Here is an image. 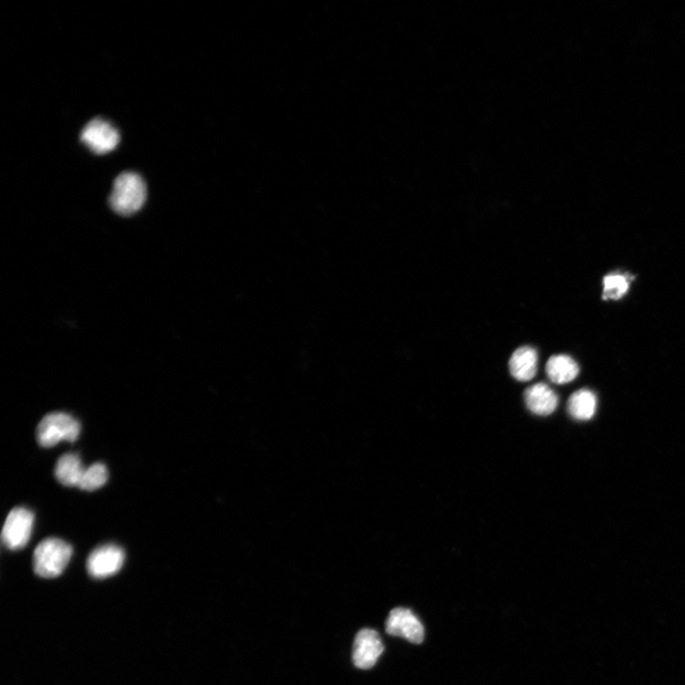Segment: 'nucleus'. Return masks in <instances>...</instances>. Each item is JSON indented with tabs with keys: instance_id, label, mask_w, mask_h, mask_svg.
I'll return each instance as SVG.
<instances>
[{
	"instance_id": "obj_7",
	"label": "nucleus",
	"mask_w": 685,
	"mask_h": 685,
	"mask_svg": "<svg viewBox=\"0 0 685 685\" xmlns=\"http://www.w3.org/2000/svg\"><path fill=\"white\" fill-rule=\"evenodd\" d=\"M385 631L395 637H402L419 645L424 640V626L418 618L409 609L398 607L392 610L387 622Z\"/></svg>"
},
{
	"instance_id": "obj_11",
	"label": "nucleus",
	"mask_w": 685,
	"mask_h": 685,
	"mask_svg": "<svg viewBox=\"0 0 685 685\" xmlns=\"http://www.w3.org/2000/svg\"><path fill=\"white\" fill-rule=\"evenodd\" d=\"M85 469L78 455L66 453L57 461L54 476L65 487H78Z\"/></svg>"
},
{
	"instance_id": "obj_1",
	"label": "nucleus",
	"mask_w": 685,
	"mask_h": 685,
	"mask_svg": "<svg viewBox=\"0 0 685 685\" xmlns=\"http://www.w3.org/2000/svg\"><path fill=\"white\" fill-rule=\"evenodd\" d=\"M146 198L144 179L134 171H124L113 182L109 204L114 212L130 217L145 204Z\"/></svg>"
},
{
	"instance_id": "obj_14",
	"label": "nucleus",
	"mask_w": 685,
	"mask_h": 685,
	"mask_svg": "<svg viewBox=\"0 0 685 685\" xmlns=\"http://www.w3.org/2000/svg\"><path fill=\"white\" fill-rule=\"evenodd\" d=\"M108 477V469L104 464H94L85 469L78 488L86 491H96L103 487Z\"/></svg>"
},
{
	"instance_id": "obj_3",
	"label": "nucleus",
	"mask_w": 685,
	"mask_h": 685,
	"mask_svg": "<svg viewBox=\"0 0 685 685\" xmlns=\"http://www.w3.org/2000/svg\"><path fill=\"white\" fill-rule=\"evenodd\" d=\"M81 431L79 422L64 412H54L43 418L37 430L38 444L42 448H53L62 441L73 442Z\"/></svg>"
},
{
	"instance_id": "obj_2",
	"label": "nucleus",
	"mask_w": 685,
	"mask_h": 685,
	"mask_svg": "<svg viewBox=\"0 0 685 685\" xmlns=\"http://www.w3.org/2000/svg\"><path fill=\"white\" fill-rule=\"evenodd\" d=\"M73 548L57 538L43 540L34 552L35 574L45 579L59 577L67 567Z\"/></svg>"
},
{
	"instance_id": "obj_6",
	"label": "nucleus",
	"mask_w": 685,
	"mask_h": 685,
	"mask_svg": "<svg viewBox=\"0 0 685 685\" xmlns=\"http://www.w3.org/2000/svg\"><path fill=\"white\" fill-rule=\"evenodd\" d=\"M125 561L124 550L116 545L95 549L89 556L87 570L95 579H105L117 574Z\"/></svg>"
},
{
	"instance_id": "obj_15",
	"label": "nucleus",
	"mask_w": 685,
	"mask_h": 685,
	"mask_svg": "<svg viewBox=\"0 0 685 685\" xmlns=\"http://www.w3.org/2000/svg\"><path fill=\"white\" fill-rule=\"evenodd\" d=\"M630 289V280L627 276L611 274L604 278V300H618L626 294Z\"/></svg>"
},
{
	"instance_id": "obj_5",
	"label": "nucleus",
	"mask_w": 685,
	"mask_h": 685,
	"mask_svg": "<svg viewBox=\"0 0 685 685\" xmlns=\"http://www.w3.org/2000/svg\"><path fill=\"white\" fill-rule=\"evenodd\" d=\"M35 523L34 513L26 508L11 510L6 518L2 539L11 550L24 549L30 541Z\"/></svg>"
},
{
	"instance_id": "obj_8",
	"label": "nucleus",
	"mask_w": 685,
	"mask_h": 685,
	"mask_svg": "<svg viewBox=\"0 0 685 685\" xmlns=\"http://www.w3.org/2000/svg\"><path fill=\"white\" fill-rule=\"evenodd\" d=\"M384 651V645L379 634L369 628H364L357 633L353 649L352 661L357 668L367 670L373 668Z\"/></svg>"
},
{
	"instance_id": "obj_4",
	"label": "nucleus",
	"mask_w": 685,
	"mask_h": 685,
	"mask_svg": "<svg viewBox=\"0 0 685 685\" xmlns=\"http://www.w3.org/2000/svg\"><path fill=\"white\" fill-rule=\"evenodd\" d=\"M80 140L92 153L103 155L117 149L120 134L111 122L95 118L84 127Z\"/></svg>"
},
{
	"instance_id": "obj_10",
	"label": "nucleus",
	"mask_w": 685,
	"mask_h": 685,
	"mask_svg": "<svg viewBox=\"0 0 685 685\" xmlns=\"http://www.w3.org/2000/svg\"><path fill=\"white\" fill-rule=\"evenodd\" d=\"M511 376L518 381L532 380L538 370V353L532 347H521L513 352L509 360Z\"/></svg>"
},
{
	"instance_id": "obj_9",
	"label": "nucleus",
	"mask_w": 685,
	"mask_h": 685,
	"mask_svg": "<svg viewBox=\"0 0 685 685\" xmlns=\"http://www.w3.org/2000/svg\"><path fill=\"white\" fill-rule=\"evenodd\" d=\"M528 409L539 417H549L559 404L558 396L547 384L538 383L524 392Z\"/></svg>"
},
{
	"instance_id": "obj_13",
	"label": "nucleus",
	"mask_w": 685,
	"mask_h": 685,
	"mask_svg": "<svg viewBox=\"0 0 685 685\" xmlns=\"http://www.w3.org/2000/svg\"><path fill=\"white\" fill-rule=\"evenodd\" d=\"M597 404L594 392L590 390H581L570 396L567 411L574 419L588 421L595 416Z\"/></svg>"
},
{
	"instance_id": "obj_12",
	"label": "nucleus",
	"mask_w": 685,
	"mask_h": 685,
	"mask_svg": "<svg viewBox=\"0 0 685 685\" xmlns=\"http://www.w3.org/2000/svg\"><path fill=\"white\" fill-rule=\"evenodd\" d=\"M546 371L551 382L564 384L575 380L580 369L578 364L570 356L559 354L550 357Z\"/></svg>"
}]
</instances>
